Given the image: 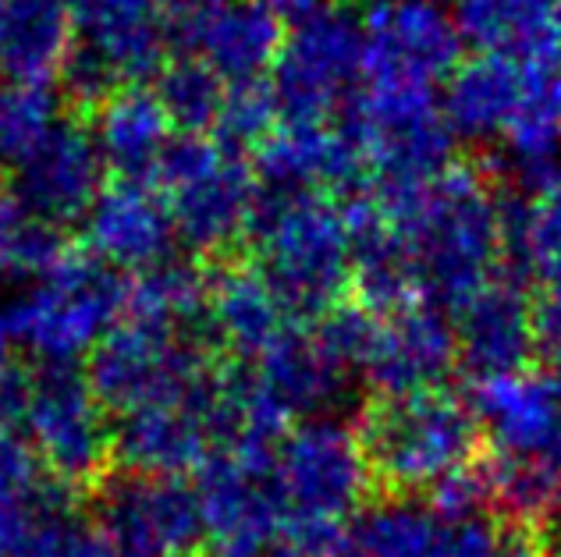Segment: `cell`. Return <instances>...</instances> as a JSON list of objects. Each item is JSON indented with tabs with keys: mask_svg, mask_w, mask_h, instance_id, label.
<instances>
[{
	"mask_svg": "<svg viewBox=\"0 0 561 557\" xmlns=\"http://www.w3.org/2000/svg\"><path fill=\"white\" fill-rule=\"evenodd\" d=\"M11 330H8V320L0 316V376L8 373V351H11Z\"/></svg>",
	"mask_w": 561,
	"mask_h": 557,
	"instance_id": "38",
	"label": "cell"
},
{
	"mask_svg": "<svg viewBox=\"0 0 561 557\" xmlns=\"http://www.w3.org/2000/svg\"><path fill=\"white\" fill-rule=\"evenodd\" d=\"M76 50L68 0H0V79L50 85Z\"/></svg>",
	"mask_w": 561,
	"mask_h": 557,
	"instance_id": "25",
	"label": "cell"
},
{
	"mask_svg": "<svg viewBox=\"0 0 561 557\" xmlns=\"http://www.w3.org/2000/svg\"><path fill=\"white\" fill-rule=\"evenodd\" d=\"M359 441L374 479L394 494H416L434 490L448 476L469 468L480 441V422L469 402L434 387L377 398L363 416Z\"/></svg>",
	"mask_w": 561,
	"mask_h": 557,
	"instance_id": "6",
	"label": "cell"
},
{
	"mask_svg": "<svg viewBox=\"0 0 561 557\" xmlns=\"http://www.w3.org/2000/svg\"><path fill=\"white\" fill-rule=\"evenodd\" d=\"M472 413L491 444L483 465L491 501L519 522L561 511V376L515 370L472 384Z\"/></svg>",
	"mask_w": 561,
	"mask_h": 557,
	"instance_id": "2",
	"label": "cell"
},
{
	"mask_svg": "<svg viewBox=\"0 0 561 557\" xmlns=\"http://www.w3.org/2000/svg\"><path fill=\"white\" fill-rule=\"evenodd\" d=\"M93 142L107 171H117L128 182H150L174 142V121L157 90L122 85L96 107Z\"/></svg>",
	"mask_w": 561,
	"mask_h": 557,
	"instance_id": "24",
	"label": "cell"
},
{
	"mask_svg": "<svg viewBox=\"0 0 561 557\" xmlns=\"http://www.w3.org/2000/svg\"><path fill=\"white\" fill-rule=\"evenodd\" d=\"M206 302H210V281L192 263L168 259L153 270L136 274L125 313L153 320V324L196 330L206 320Z\"/></svg>",
	"mask_w": 561,
	"mask_h": 557,
	"instance_id": "29",
	"label": "cell"
},
{
	"mask_svg": "<svg viewBox=\"0 0 561 557\" xmlns=\"http://www.w3.org/2000/svg\"><path fill=\"white\" fill-rule=\"evenodd\" d=\"M402 256L416 302L448 310L505 274L512 248V210L483 174L451 164L440 178L402 196H370Z\"/></svg>",
	"mask_w": 561,
	"mask_h": 557,
	"instance_id": "1",
	"label": "cell"
},
{
	"mask_svg": "<svg viewBox=\"0 0 561 557\" xmlns=\"http://www.w3.org/2000/svg\"><path fill=\"white\" fill-rule=\"evenodd\" d=\"M271 476L288 525L285 557H320L359 515L374 483L359 433L331 416L302 419L280 433Z\"/></svg>",
	"mask_w": 561,
	"mask_h": 557,
	"instance_id": "3",
	"label": "cell"
},
{
	"mask_svg": "<svg viewBox=\"0 0 561 557\" xmlns=\"http://www.w3.org/2000/svg\"><path fill=\"white\" fill-rule=\"evenodd\" d=\"M76 50L103 68L117 90L164 71L171 39L160 0H68Z\"/></svg>",
	"mask_w": 561,
	"mask_h": 557,
	"instance_id": "17",
	"label": "cell"
},
{
	"mask_svg": "<svg viewBox=\"0 0 561 557\" xmlns=\"http://www.w3.org/2000/svg\"><path fill=\"white\" fill-rule=\"evenodd\" d=\"M39 483V462L19 433L0 430V494L28 490Z\"/></svg>",
	"mask_w": 561,
	"mask_h": 557,
	"instance_id": "36",
	"label": "cell"
},
{
	"mask_svg": "<svg viewBox=\"0 0 561 557\" xmlns=\"http://www.w3.org/2000/svg\"><path fill=\"white\" fill-rule=\"evenodd\" d=\"M523 68L526 65L512 61V57L477 54L451 71L445 93H440V111H445L455 139H501L515 104H519Z\"/></svg>",
	"mask_w": 561,
	"mask_h": 557,
	"instance_id": "27",
	"label": "cell"
},
{
	"mask_svg": "<svg viewBox=\"0 0 561 557\" xmlns=\"http://www.w3.org/2000/svg\"><path fill=\"white\" fill-rule=\"evenodd\" d=\"M225 85L228 82L210 65L196 61V57H182V61L160 71L157 96L174 121V128H185L188 136H203V131H214L217 125Z\"/></svg>",
	"mask_w": 561,
	"mask_h": 557,
	"instance_id": "32",
	"label": "cell"
},
{
	"mask_svg": "<svg viewBox=\"0 0 561 557\" xmlns=\"http://www.w3.org/2000/svg\"><path fill=\"white\" fill-rule=\"evenodd\" d=\"M451 324L459 362H466L477 380L526 370L529 356L540 345L537 305L512 274H497L477 295H469L451 313Z\"/></svg>",
	"mask_w": 561,
	"mask_h": 557,
	"instance_id": "19",
	"label": "cell"
},
{
	"mask_svg": "<svg viewBox=\"0 0 561 557\" xmlns=\"http://www.w3.org/2000/svg\"><path fill=\"white\" fill-rule=\"evenodd\" d=\"M65 253L54 228L28 217L14 196L0 193V277H39Z\"/></svg>",
	"mask_w": 561,
	"mask_h": 557,
	"instance_id": "33",
	"label": "cell"
},
{
	"mask_svg": "<svg viewBox=\"0 0 561 557\" xmlns=\"http://www.w3.org/2000/svg\"><path fill=\"white\" fill-rule=\"evenodd\" d=\"M103 171L107 164L96 150L93 131L61 121L22 167H14V199L47 228L85 221L103 193Z\"/></svg>",
	"mask_w": 561,
	"mask_h": 557,
	"instance_id": "18",
	"label": "cell"
},
{
	"mask_svg": "<svg viewBox=\"0 0 561 557\" xmlns=\"http://www.w3.org/2000/svg\"><path fill=\"white\" fill-rule=\"evenodd\" d=\"M61 107L50 85L4 82L0 85V164L11 171L22 167L57 128H61Z\"/></svg>",
	"mask_w": 561,
	"mask_h": 557,
	"instance_id": "30",
	"label": "cell"
},
{
	"mask_svg": "<svg viewBox=\"0 0 561 557\" xmlns=\"http://www.w3.org/2000/svg\"><path fill=\"white\" fill-rule=\"evenodd\" d=\"M280 19L285 14L271 0H220L185 54L210 65L225 82L267 79L288 33Z\"/></svg>",
	"mask_w": 561,
	"mask_h": 557,
	"instance_id": "21",
	"label": "cell"
},
{
	"mask_svg": "<svg viewBox=\"0 0 561 557\" xmlns=\"http://www.w3.org/2000/svg\"><path fill=\"white\" fill-rule=\"evenodd\" d=\"M96 522L114 557H192L206 539L199 494L174 476L111 479L100 494Z\"/></svg>",
	"mask_w": 561,
	"mask_h": 557,
	"instance_id": "13",
	"label": "cell"
},
{
	"mask_svg": "<svg viewBox=\"0 0 561 557\" xmlns=\"http://www.w3.org/2000/svg\"><path fill=\"white\" fill-rule=\"evenodd\" d=\"M455 362H459L455 324L437 305L412 302L383 313L374 310V330L359 373L370 380L380 398L434 391L445 384Z\"/></svg>",
	"mask_w": 561,
	"mask_h": 557,
	"instance_id": "14",
	"label": "cell"
},
{
	"mask_svg": "<svg viewBox=\"0 0 561 557\" xmlns=\"http://www.w3.org/2000/svg\"><path fill=\"white\" fill-rule=\"evenodd\" d=\"M14 433L61 487L96 483L114 454V427L90 373L76 365H39L25 373Z\"/></svg>",
	"mask_w": 561,
	"mask_h": 557,
	"instance_id": "8",
	"label": "cell"
},
{
	"mask_svg": "<svg viewBox=\"0 0 561 557\" xmlns=\"http://www.w3.org/2000/svg\"><path fill=\"white\" fill-rule=\"evenodd\" d=\"M462 47L455 11L440 0H374L363 14V85L437 93L466 61Z\"/></svg>",
	"mask_w": 561,
	"mask_h": 557,
	"instance_id": "11",
	"label": "cell"
},
{
	"mask_svg": "<svg viewBox=\"0 0 561 557\" xmlns=\"http://www.w3.org/2000/svg\"><path fill=\"white\" fill-rule=\"evenodd\" d=\"M256 178L271 193L366 188V164L348 121H285L256 146Z\"/></svg>",
	"mask_w": 561,
	"mask_h": 557,
	"instance_id": "16",
	"label": "cell"
},
{
	"mask_svg": "<svg viewBox=\"0 0 561 557\" xmlns=\"http://www.w3.org/2000/svg\"><path fill=\"white\" fill-rule=\"evenodd\" d=\"M82 224L90 253L117 274H142L160 267V263L171 259V245L179 239L168 202L153 188V182L122 178L117 185H107Z\"/></svg>",
	"mask_w": 561,
	"mask_h": 557,
	"instance_id": "20",
	"label": "cell"
},
{
	"mask_svg": "<svg viewBox=\"0 0 561 557\" xmlns=\"http://www.w3.org/2000/svg\"><path fill=\"white\" fill-rule=\"evenodd\" d=\"M543 547H548V557H561V525H558V533H551V539H543Z\"/></svg>",
	"mask_w": 561,
	"mask_h": 557,
	"instance_id": "39",
	"label": "cell"
},
{
	"mask_svg": "<svg viewBox=\"0 0 561 557\" xmlns=\"http://www.w3.org/2000/svg\"><path fill=\"white\" fill-rule=\"evenodd\" d=\"M451 11L477 54L529 65L561 61V8L554 0H455Z\"/></svg>",
	"mask_w": 561,
	"mask_h": 557,
	"instance_id": "23",
	"label": "cell"
},
{
	"mask_svg": "<svg viewBox=\"0 0 561 557\" xmlns=\"http://www.w3.org/2000/svg\"><path fill=\"white\" fill-rule=\"evenodd\" d=\"M512 248L523 274L540 285V348L561 362V171L537 185L523 210H512Z\"/></svg>",
	"mask_w": 561,
	"mask_h": 557,
	"instance_id": "26",
	"label": "cell"
},
{
	"mask_svg": "<svg viewBox=\"0 0 561 557\" xmlns=\"http://www.w3.org/2000/svg\"><path fill=\"white\" fill-rule=\"evenodd\" d=\"M274 444H225L199 468L206 539L220 557H285L288 525L271 476Z\"/></svg>",
	"mask_w": 561,
	"mask_h": 557,
	"instance_id": "12",
	"label": "cell"
},
{
	"mask_svg": "<svg viewBox=\"0 0 561 557\" xmlns=\"http://www.w3.org/2000/svg\"><path fill=\"white\" fill-rule=\"evenodd\" d=\"M256 270L295 316L331 313L356 285V234L348 207L323 193H271L253 221Z\"/></svg>",
	"mask_w": 561,
	"mask_h": 557,
	"instance_id": "4",
	"label": "cell"
},
{
	"mask_svg": "<svg viewBox=\"0 0 561 557\" xmlns=\"http://www.w3.org/2000/svg\"><path fill=\"white\" fill-rule=\"evenodd\" d=\"M217 448L220 430L214 416V384L192 398L125 413L114 427V454L128 465V473L139 476L185 479V473H199Z\"/></svg>",
	"mask_w": 561,
	"mask_h": 557,
	"instance_id": "15",
	"label": "cell"
},
{
	"mask_svg": "<svg viewBox=\"0 0 561 557\" xmlns=\"http://www.w3.org/2000/svg\"><path fill=\"white\" fill-rule=\"evenodd\" d=\"M14 557H114V550L96 519H85L71 501H61L39 519Z\"/></svg>",
	"mask_w": 561,
	"mask_h": 557,
	"instance_id": "35",
	"label": "cell"
},
{
	"mask_svg": "<svg viewBox=\"0 0 561 557\" xmlns=\"http://www.w3.org/2000/svg\"><path fill=\"white\" fill-rule=\"evenodd\" d=\"M558 8H561V4H558Z\"/></svg>",
	"mask_w": 561,
	"mask_h": 557,
	"instance_id": "40",
	"label": "cell"
},
{
	"mask_svg": "<svg viewBox=\"0 0 561 557\" xmlns=\"http://www.w3.org/2000/svg\"><path fill=\"white\" fill-rule=\"evenodd\" d=\"M434 511L412 501H383L348 522V536L370 557H426L434 536Z\"/></svg>",
	"mask_w": 561,
	"mask_h": 557,
	"instance_id": "31",
	"label": "cell"
},
{
	"mask_svg": "<svg viewBox=\"0 0 561 557\" xmlns=\"http://www.w3.org/2000/svg\"><path fill=\"white\" fill-rule=\"evenodd\" d=\"M285 121H342L363 85V19L337 4L299 14L271 68Z\"/></svg>",
	"mask_w": 561,
	"mask_h": 557,
	"instance_id": "10",
	"label": "cell"
},
{
	"mask_svg": "<svg viewBox=\"0 0 561 557\" xmlns=\"http://www.w3.org/2000/svg\"><path fill=\"white\" fill-rule=\"evenodd\" d=\"M280 121V107L274 96L271 79H249V82H228L225 100H220L214 136L242 153V146H256L271 136Z\"/></svg>",
	"mask_w": 561,
	"mask_h": 557,
	"instance_id": "34",
	"label": "cell"
},
{
	"mask_svg": "<svg viewBox=\"0 0 561 557\" xmlns=\"http://www.w3.org/2000/svg\"><path fill=\"white\" fill-rule=\"evenodd\" d=\"M150 182L164 196L179 239L196 253H225L253 231L263 199L242 153L206 136L174 139Z\"/></svg>",
	"mask_w": 561,
	"mask_h": 557,
	"instance_id": "7",
	"label": "cell"
},
{
	"mask_svg": "<svg viewBox=\"0 0 561 557\" xmlns=\"http://www.w3.org/2000/svg\"><path fill=\"white\" fill-rule=\"evenodd\" d=\"M523 65L519 104L501 131V146L523 178L543 185L561 167V61Z\"/></svg>",
	"mask_w": 561,
	"mask_h": 557,
	"instance_id": "28",
	"label": "cell"
},
{
	"mask_svg": "<svg viewBox=\"0 0 561 557\" xmlns=\"http://www.w3.org/2000/svg\"><path fill=\"white\" fill-rule=\"evenodd\" d=\"M271 4L280 11V14H291V19H299V14L313 11L320 4H328V0H271Z\"/></svg>",
	"mask_w": 561,
	"mask_h": 557,
	"instance_id": "37",
	"label": "cell"
},
{
	"mask_svg": "<svg viewBox=\"0 0 561 557\" xmlns=\"http://www.w3.org/2000/svg\"><path fill=\"white\" fill-rule=\"evenodd\" d=\"M90 384L107 413H136L146 405L179 402L214 384V365L196 330L128 316L90 356Z\"/></svg>",
	"mask_w": 561,
	"mask_h": 557,
	"instance_id": "9",
	"label": "cell"
},
{
	"mask_svg": "<svg viewBox=\"0 0 561 557\" xmlns=\"http://www.w3.org/2000/svg\"><path fill=\"white\" fill-rule=\"evenodd\" d=\"M295 324L299 316L260 270H228L210 281L206 327L217 345L234 351L242 362L271 351Z\"/></svg>",
	"mask_w": 561,
	"mask_h": 557,
	"instance_id": "22",
	"label": "cell"
},
{
	"mask_svg": "<svg viewBox=\"0 0 561 557\" xmlns=\"http://www.w3.org/2000/svg\"><path fill=\"white\" fill-rule=\"evenodd\" d=\"M128 285L93 253H65L8 305L11 341L39 365H76L125 320Z\"/></svg>",
	"mask_w": 561,
	"mask_h": 557,
	"instance_id": "5",
	"label": "cell"
}]
</instances>
